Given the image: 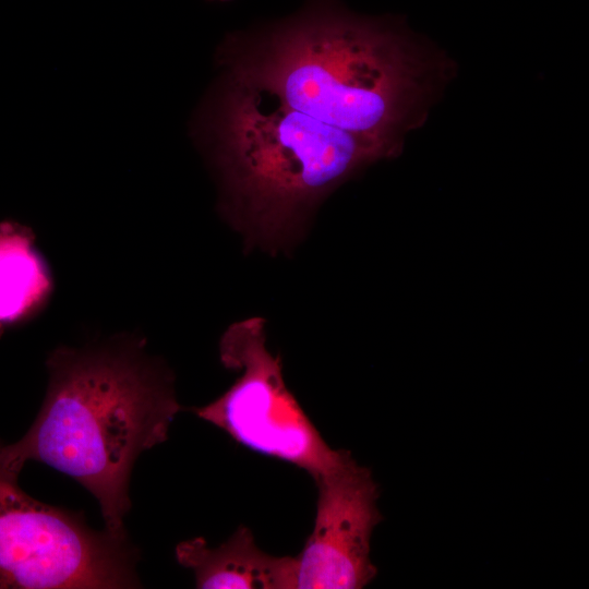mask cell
Returning a JSON list of instances; mask_svg holds the SVG:
<instances>
[{
  "label": "cell",
  "mask_w": 589,
  "mask_h": 589,
  "mask_svg": "<svg viewBox=\"0 0 589 589\" xmlns=\"http://www.w3.org/2000/svg\"><path fill=\"white\" fill-rule=\"evenodd\" d=\"M217 59L224 72L388 158L424 117L437 74L435 57L399 28L329 2L229 36Z\"/></svg>",
  "instance_id": "obj_1"
},
{
  "label": "cell",
  "mask_w": 589,
  "mask_h": 589,
  "mask_svg": "<svg viewBox=\"0 0 589 589\" xmlns=\"http://www.w3.org/2000/svg\"><path fill=\"white\" fill-rule=\"evenodd\" d=\"M47 370L35 421L21 440L1 444V452L22 469L35 460L79 482L98 501L105 529L127 537L134 462L167 440L181 408L171 374L134 336L83 349L59 347Z\"/></svg>",
  "instance_id": "obj_2"
},
{
  "label": "cell",
  "mask_w": 589,
  "mask_h": 589,
  "mask_svg": "<svg viewBox=\"0 0 589 589\" xmlns=\"http://www.w3.org/2000/svg\"><path fill=\"white\" fill-rule=\"evenodd\" d=\"M192 135L219 172L230 217L269 244L291 237L340 184L388 158L226 72L202 101Z\"/></svg>",
  "instance_id": "obj_3"
},
{
  "label": "cell",
  "mask_w": 589,
  "mask_h": 589,
  "mask_svg": "<svg viewBox=\"0 0 589 589\" xmlns=\"http://www.w3.org/2000/svg\"><path fill=\"white\" fill-rule=\"evenodd\" d=\"M21 471L0 450V589L139 587L128 536L96 531L82 513L29 496Z\"/></svg>",
  "instance_id": "obj_4"
},
{
  "label": "cell",
  "mask_w": 589,
  "mask_h": 589,
  "mask_svg": "<svg viewBox=\"0 0 589 589\" xmlns=\"http://www.w3.org/2000/svg\"><path fill=\"white\" fill-rule=\"evenodd\" d=\"M219 357L226 369L240 374L223 395L195 408L197 417L240 445L291 464L314 480L351 456L329 447L288 389L280 358L266 348L263 318L231 324L221 336Z\"/></svg>",
  "instance_id": "obj_5"
},
{
  "label": "cell",
  "mask_w": 589,
  "mask_h": 589,
  "mask_svg": "<svg viewBox=\"0 0 589 589\" xmlns=\"http://www.w3.org/2000/svg\"><path fill=\"white\" fill-rule=\"evenodd\" d=\"M314 527L297 558V589H359L376 575L370 560L373 529L382 520L371 471L350 456L314 480Z\"/></svg>",
  "instance_id": "obj_6"
},
{
  "label": "cell",
  "mask_w": 589,
  "mask_h": 589,
  "mask_svg": "<svg viewBox=\"0 0 589 589\" xmlns=\"http://www.w3.org/2000/svg\"><path fill=\"white\" fill-rule=\"evenodd\" d=\"M175 554L180 565L193 570L197 588L297 589L296 556L265 553L244 526L217 548L197 537L178 543Z\"/></svg>",
  "instance_id": "obj_7"
},
{
  "label": "cell",
  "mask_w": 589,
  "mask_h": 589,
  "mask_svg": "<svg viewBox=\"0 0 589 589\" xmlns=\"http://www.w3.org/2000/svg\"><path fill=\"white\" fill-rule=\"evenodd\" d=\"M53 288L48 264L32 230L13 220L0 223V336L37 315Z\"/></svg>",
  "instance_id": "obj_8"
},
{
  "label": "cell",
  "mask_w": 589,
  "mask_h": 589,
  "mask_svg": "<svg viewBox=\"0 0 589 589\" xmlns=\"http://www.w3.org/2000/svg\"><path fill=\"white\" fill-rule=\"evenodd\" d=\"M213 1H227V0H213Z\"/></svg>",
  "instance_id": "obj_9"
}]
</instances>
